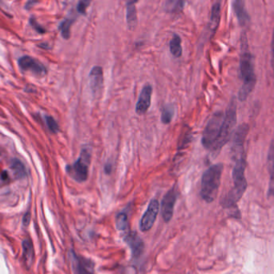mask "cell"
<instances>
[{
	"mask_svg": "<svg viewBox=\"0 0 274 274\" xmlns=\"http://www.w3.org/2000/svg\"><path fill=\"white\" fill-rule=\"evenodd\" d=\"M234 166L233 169V186L229 193L221 200V205L225 209L237 207L238 201L242 198L248 187L245 168H246V153L245 151L233 153Z\"/></svg>",
	"mask_w": 274,
	"mask_h": 274,
	"instance_id": "1",
	"label": "cell"
},
{
	"mask_svg": "<svg viewBox=\"0 0 274 274\" xmlns=\"http://www.w3.org/2000/svg\"><path fill=\"white\" fill-rule=\"evenodd\" d=\"M240 71L242 78V86L238 93L239 101H245L254 89L256 83L254 58L249 51V42L245 33L241 34Z\"/></svg>",
	"mask_w": 274,
	"mask_h": 274,
	"instance_id": "2",
	"label": "cell"
},
{
	"mask_svg": "<svg viewBox=\"0 0 274 274\" xmlns=\"http://www.w3.org/2000/svg\"><path fill=\"white\" fill-rule=\"evenodd\" d=\"M223 164L210 166L201 178V196L204 201L211 203L217 198L223 172Z\"/></svg>",
	"mask_w": 274,
	"mask_h": 274,
	"instance_id": "3",
	"label": "cell"
},
{
	"mask_svg": "<svg viewBox=\"0 0 274 274\" xmlns=\"http://www.w3.org/2000/svg\"><path fill=\"white\" fill-rule=\"evenodd\" d=\"M237 101L235 97H233L229 102L228 108L225 113L223 123L221 126V133L219 137L213 147L211 152L213 153H218L221 148L229 142L231 136L233 135L236 125H237Z\"/></svg>",
	"mask_w": 274,
	"mask_h": 274,
	"instance_id": "4",
	"label": "cell"
},
{
	"mask_svg": "<svg viewBox=\"0 0 274 274\" xmlns=\"http://www.w3.org/2000/svg\"><path fill=\"white\" fill-rule=\"evenodd\" d=\"M225 113L217 112L209 119L204 129L201 142L206 149L212 151L221 133V126L224 121Z\"/></svg>",
	"mask_w": 274,
	"mask_h": 274,
	"instance_id": "5",
	"label": "cell"
},
{
	"mask_svg": "<svg viewBox=\"0 0 274 274\" xmlns=\"http://www.w3.org/2000/svg\"><path fill=\"white\" fill-rule=\"evenodd\" d=\"M91 152L87 148H83L79 159L71 165L67 166V173L75 181H86L88 177L89 166L91 164Z\"/></svg>",
	"mask_w": 274,
	"mask_h": 274,
	"instance_id": "6",
	"label": "cell"
},
{
	"mask_svg": "<svg viewBox=\"0 0 274 274\" xmlns=\"http://www.w3.org/2000/svg\"><path fill=\"white\" fill-rule=\"evenodd\" d=\"M159 211H160V204L158 202L157 200L152 199L150 201L148 209L140 220V230L143 232H147L152 229L155 221H156Z\"/></svg>",
	"mask_w": 274,
	"mask_h": 274,
	"instance_id": "7",
	"label": "cell"
},
{
	"mask_svg": "<svg viewBox=\"0 0 274 274\" xmlns=\"http://www.w3.org/2000/svg\"><path fill=\"white\" fill-rule=\"evenodd\" d=\"M177 191L175 187L164 195L161 202V215L165 222H169L173 216L174 206L177 199Z\"/></svg>",
	"mask_w": 274,
	"mask_h": 274,
	"instance_id": "8",
	"label": "cell"
},
{
	"mask_svg": "<svg viewBox=\"0 0 274 274\" xmlns=\"http://www.w3.org/2000/svg\"><path fill=\"white\" fill-rule=\"evenodd\" d=\"M19 66L25 71H30L37 76H44L47 73L45 67L40 62L30 56H24L19 59Z\"/></svg>",
	"mask_w": 274,
	"mask_h": 274,
	"instance_id": "9",
	"label": "cell"
},
{
	"mask_svg": "<svg viewBox=\"0 0 274 274\" xmlns=\"http://www.w3.org/2000/svg\"><path fill=\"white\" fill-rule=\"evenodd\" d=\"M89 86L95 97H98L101 94L104 87V72L102 67L95 66L92 68L89 73Z\"/></svg>",
	"mask_w": 274,
	"mask_h": 274,
	"instance_id": "10",
	"label": "cell"
},
{
	"mask_svg": "<svg viewBox=\"0 0 274 274\" xmlns=\"http://www.w3.org/2000/svg\"><path fill=\"white\" fill-rule=\"evenodd\" d=\"M72 268L75 274H93V263L87 259L77 256L73 251L70 254Z\"/></svg>",
	"mask_w": 274,
	"mask_h": 274,
	"instance_id": "11",
	"label": "cell"
},
{
	"mask_svg": "<svg viewBox=\"0 0 274 274\" xmlns=\"http://www.w3.org/2000/svg\"><path fill=\"white\" fill-rule=\"evenodd\" d=\"M152 85L146 84L143 87L139 97L138 101L136 103V113L138 115H144L148 112L151 105L152 100Z\"/></svg>",
	"mask_w": 274,
	"mask_h": 274,
	"instance_id": "12",
	"label": "cell"
},
{
	"mask_svg": "<svg viewBox=\"0 0 274 274\" xmlns=\"http://www.w3.org/2000/svg\"><path fill=\"white\" fill-rule=\"evenodd\" d=\"M233 8L239 24L241 26H246L249 24L250 16L247 12L244 0H234L233 3Z\"/></svg>",
	"mask_w": 274,
	"mask_h": 274,
	"instance_id": "13",
	"label": "cell"
},
{
	"mask_svg": "<svg viewBox=\"0 0 274 274\" xmlns=\"http://www.w3.org/2000/svg\"><path fill=\"white\" fill-rule=\"evenodd\" d=\"M268 174H269L268 197L271 198V197H274V140H272L268 148Z\"/></svg>",
	"mask_w": 274,
	"mask_h": 274,
	"instance_id": "14",
	"label": "cell"
},
{
	"mask_svg": "<svg viewBox=\"0 0 274 274\" xmlns=\"http://www.w3.org/2000/svg\"><path fill=\"white\" fill-rule=\"evenodd\" d=\"M127 244L132 249V254L140 256L144 250V245L142 240L136 233H130L125 238Z\"/></svg>",
	"mask_w": 274,
	"mask_h": 274,
	"instance_id": "15",
	"label": "cell"
},
{
	"mask_svg": "<svg viewBox=\"0 0 274 274\" xmlns=\"http://www.w3.org/2000/svg\"><path fill=\"white\" fill-rule=\"evenodd\" d=\"M221 1L218 0L215 4H213L212 8L211 16L209 23V29L210 32L215 33L217 28L221 21Z\"/></svg>",
	"mask_w": 274,
	"mask_h": 274,
	"instance_id": "16",
	"label": "cell"
},
{
	"mask_svg": "<svg viewBox=\"0 0 274 274\" xmlns=\"http://www.w3.org/2000/svg\"><path fill=\"white\" fill-rule=\"evenodd\" d=\"M126 20L128 28L133 30L137 24V12L135 5H126Z\"/></svg>",
	"mask_w": 274,
	"mask_h": 274,
	"instance_id": "17",
	"label": "cell"
},
{
	"mask_svg": "<svg viewBox=\"0 0 274 274\" xmlns=\"http://www.w3.org/2000/svg\"><path fill=\"white\" fill-rule=\"evenodd\" d=\"M170 51L174 57L179 58L182 55L181 39L175 34L169 44Z\"/></svg>",
	"mask_w": 274,
	"mask_h": 274,
	"instance_id": "18",
	"label": "cell"
},
{
	"mask_svg": "<svg viewBox=\"0 0 274 274\" xmlns=\"http://www.w3.org/2000/svg\"><path fill=\"white\" fill-rule=\"evenodd\" d=\"M23 249H24V256L27 264H31L34 259V249L32 241L30 240H25L23 242Z\"/></svg>",
	"mask_w": 274,
	"mask_h": 274,
	"instance_id": "19",
	"label": "cell"
},
{
	"mask_svg": "<svg viewBox=\"0 0 274 274\" xmlns=\"http://www.w3.org/2000/svg\"><path fill=\"white\" fill-rule=\"evenodd\" d=\"M175 113V109L172 105H166L161 112V122L164 125H168L172 121Z\"/></svg>",
	"mask_w": 274,
	"mask_h": 274,
	"instance_id": "20",
	"label": "cell"
},
{
	"mask_svg": "<svg viewBox=\"0 0 274 274\" xmlns=\"http://www.w3.org/2000/svg\"><path fill=\"white\" fill-rule=\"evenodd\" d=\"M74 20L71 19H67L63 20V22L59 25V30L61 33L62 37L64 40H68L71 36V27L73 24Z\"/></svg>",
	"mask_w": 274,
	"mask_h": 274,
	"instance_id": "21",
	"label": "cell"
},
{
	"mask_svg": "<svg viewBox=\"0 0 274 274\" xmlns=\"http://www.w3.org/2000/svg\"><path fill=\"white\" fill-rule=\"evenodd\" d=\"M12 168L19 179H22L26 176V169L24 164L18 159L12 160Z\"/></svg>",
	"mask_w": 274,
	"mask_h": 274,
	"instance_id": "22",
	"label": "cell"
},
{
	"mask_svg": "<svg viewBox=\"0 0 274 274\" xmlns=\"http://www.w3.org/2000/svg\"><path fill=\"white\" fill-rule=\"evenodd\" d=\"M117 229L120 231H125L128 227V217L125 213H119L116 218Z\"/></svg>",
	"mask_w": 274,
	"mask_h": 274,
	"instance_id": "23",
	"label": "cell"
},
{
	"mask_svg": "<svg viewBox=\"0 0 274 274\" xmlns=\"http://www.w3.org/2000/svg\"><path fill=\"white\" fill-rule=\"evenodd\" d=\"M46 122H47V125L51 132H54V133H57L59 132V125L53 117H46Z\"/></svg>",
	"mask_w": 274,
	"mask_h": 274,
	"instance_id": "24",
	"label": "cell"
},
{
	"mask_svg": "<svg viewBox=\"0 0 274 274\" xmlns=\"http://www.w3.org/2000/svg\"><path fill=\"white\" fill-rule=\"evenodd\" d=\"M92 0H80L77 5V11L79 14H86V11L91 4Z\"/></svg>",
	"mask_w": 274,
	"mask_h": 274,
	"instance_id": "25",
	"label": "cell"
},
{
	"mask_svg": "<svg viewBox=\"0 0 274 274\" xmlns=\"http://www.w3.org/2000/svg\"><path fill=\"white\" fill-rule=\"evenodd\" d=\"M271 67L274 75V27L272 31V41H271Z\"/></svg>",
	"mask_w": 274,
	"mask_h": 274,
	"instance_id": "26",
	"label": "cell"
},
{
	"mask_svg": "<svg viewBox=\"0 0 274 274\" xmlns=\"http://www.w3.org/2000/svg\"><path fill=\"white\" fill-rule=\"evenodd\" d=\"M30 221H31V214H30V213H27L24 216V218H23V224L25 226H28L30 224Z\"/></svg>",
	"mask_w": 274,
	"mask_h": 274,
	"instance_id": "27",
	"label": "cell"
},
{
	"mask_svg": "<svg viewBox=\"0 0 274 274\" xmlns=\"http://www.w3.org/2000/svg\"><path fill=\"white\" fill-rule=\"evenodd\" d=\"M105 172L107 174H110L112 172V165L110 164H107L105 167Z\"/></svg>",
	"mask_w": 274,
	"mask_h": 274,
	"instance_id": "28",
	"label": "cell"
},
{
	"mask_svg": "<svg viewBox=\"0 0 274 274\" xmlns=\"http://www.w3.org/2000/svg\"><path fill=\"white\" fill-rule=\"evenodd\" d=\"M140 0H127L126 5H135L136 3H138Z\"/></svg>",
	"mask_w": 274,
	"mask_h": 274,
	"instance_id": "29",
	"label": "cell"
},
{
	"mask_svg": "<svg viewBox=\"0 0 274 274\" xmlns=\"http://www.w3.org/2000/svg\"><path fill=\"white\" fill-rule=\"evenodd\" d=\"M64 4H68L70 2V0H62Z\"/></svg>",
	"mask_w": 274,
	"mask_h": 274,
	"instance_id": "30",
	"label": "cell"
}]
</instances>
